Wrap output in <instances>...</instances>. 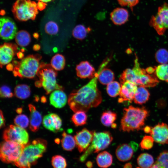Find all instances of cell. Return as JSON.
<instances>
[{
  "label": "cell",
  "instance_id": "obj_1",
  "mask_svg": "<svg viewBox=\"0 0 168 168\" xmlns=\"http://www.w3.org/2000/svg\"><path fill=\"white\" fill-rule=\"evenodd\" d=\"M110 60V58L105 59L100 64L94 77L87 84L69 95L68 103L72 111L74 112L79 111L86 112L101 103L102 97L97 87V81L100 72Z\"/></svg>",
  "mask_w": 168,
  "mask_h": 168
},
{
  "label": "cell",
  "instance_id": "obj_2",
  "mask_svg": "<svg viewBox=\"0 0 168 168\" xmlns=\"http://www.w3.org/2000/svg\"><path fill=\"white\" fill-rule=\"evenodd\" d=\"M149 115V111L144 106L138 107L130 105L124 108L120 130L129 132L141 129Z\"/></svg>",
  "mask_w": 168,
  "mask_h": 168
},
{
  "label": "cell",
  "instance_id": "obj_3",
  "mask_svg": "<svg viewBox=\"0 0 168 168\" xmlns=\"http://www.w3.org/2000/svg\"><path fill=\"white\" fill-rule=\"evenodd\" d=\"M135 56L133 68L126 69L120 75L119 79L121 84L129 81L145 87L155 86L159 82L158 79L154 74H150L146 69L141 68L138 57L136 54Z\"/></svg>",
  "mask_w": 168,
  "mask_h": 168
},
{
  "label": "cell",
  "instance_id": "obj_4",
  "mask_svg": "<svg viewBox=\"0 0 168 168\" xmlns=\"http://www.w3.org/2000/svg\"><path fill=\"white\" fill-rule=\"evenodd\" d=\"M47 142L44 139L39 138L26 144L22 153L14 164L19 168H30L38 159L43 156L46 151Z\"/></svg>",
  "mask_w": 168,
  "mask_h": 168
},
{
  "label": "cell",
  "instance_id": "obj_5",
  "mask_svg": "<svg viewBox=\"0 0 168 168\" xmlns=\"http://www.w3.org/2000/svg\"><path fill=\"white\" fill-rule=\"evenodd\" d=\"M41 58V56L38 54L29 55L23 58L18 66L14 68V75L21 78H34L37 74Z\"/></svg>",
  "mask_w": 168,
  "mask_h": 168
},
{
  "label": "cell",
  "instance_id": "obj_6",
  "mask_svg": "<svg viewBox=\"0 0 168 168\" xmlns=\"http://www.w3.org/2000/svg\"><path fill=\"white\" fill-rule=\"evenodd\" d=\"M36 75L42 82L46 94H49L54 90H63V87L57 83V73L50 64L41 63Z\"/></svg>",
  "mask_w": 168,
  "mask_h": 168
},
{
  "label": "cell",
  "instance_id": "obj_7",
  "mask_svg": "<svg viewBox=\"0 0 168 168\" xmlns=\"http://www.w3.org/2000/svg\"><path fill=\"white\" fill-rule=\"evenodd\" d=\"M113 139L111 133L105 131L96 132L94 131L93 137L90 146L80 157V161H84L88 156L92 153H97L107 148Z\"/></svg>",
  "mask_w": 168,
  "mask_h": 168
},
{
  "label": "cell",
  "instance_id": "obj_8",
  "mask_svg": "<svg viewBox=\"0 0 168 168\" xmlns=\"http://www.w3.org/2000/svg\"><path fill=\"white\" fill-rule=\"evenodd\" d=\"M38 10L36 2L30 0H17L12 9L15 17L22 21L34 20L38 12Z\"/></svg>",
  "mask_w": 168,
  "mask_h": 168
},
{
  "label": "cell",
  "instance_id": "obj_9",
  "mask_svg": "<svg viewBox=\"0 0 168 168\" xmlns=\"http://www.w3.org/2000/svg\"><path fill=\"white\" fill-rule=\"evenodd\" d=\"M25 145L11 141L2 142L0 149L1 160L6 163H14L21 155Z\"/></svg>",
  "mask_w": 168,
  "mask_h": 168
},
{
  "label": "cell",
  "instance_id": "obj_10",
  "mask_svg": "<svg viewBox=\"0 0 168 168\" xmlns=\"http://www.w3.org/2000/svg\"><path fill=\"white\" fill-rule=\"evenodd\" d=\"M149 24L160 35L168 29V5L164 3L159 7L157 14L151 17Z\"/></svg>",
  "mask_w": 168,
  "mask_h": 168
},
{
  "label": "cell",
  "instance_id": "obj_11",
  "mask_svg": "<svg viewBox=\"0 0 168 168\" xmlns=\"http://www.w3.org/2000/svg\"><path fill=\"white\" fill-rule=\"evenodd\" d=\"M3 137L5 141H11L23 145L29 141V135L24 128L11 125L4 131Z\"/></svg>",
  "mask_w": 168,
  "mask_h": 168
},
{
  "label": "cell",
  "instance_id": "obj_12",
  "mask_svg": "<svg viewBox=\"0 0 168 168\" xmlns=\"http://www.w3.org/2000/svg\"><path fill=\"white\" fill-rule=\"evenodd\" d=\"M0 35L2 39L11 40L15 37L17 28L14 21L7 17L1 18L0 19Z\"/></svg>",
  "mask_w": 168,
  "mask_h": 168
},
{
  "label": "cell",
  "instance_id": "obj_13",
  "mask_svg": "<svg viewBox=\"0 0 168 168\" xmlns=\"http://www.w3.org/2000/svg\"><path fill=\"white\" fill-rule=\"evenodd\" d=\"M94 131H90L86 128L77 132L74 138L79 152H84L89 147L93 139Z\"/></svg>",
  "mask_w": 168,
  "mask_h": 168
},
{
  "label": "cell",
  "instance_id": "obj_14",
  "mask_svg": "<svg viewBox=\"0 0 168 168\" xmlns=\"http://www.w3.org/2000/svg\"><path fill=\"white\" fill-rule=\"evenodd\" d=\"M121 88L118 102L119 103H131L133 100L134 95L138 88L134 83L126 81L121 84Z\"/></svg>",
  "mask_w": 168,
  "mask_h": 168
},
{
  "label": "cell",
  "instance_id": "obj_15",
  "mask_svg": "<svg viewBox=\"0 0 168 168\" xmlns=\"http://www.w3.org/2000/svg\"><path fill=\"white\" fill-rule=\"evenodd\" d=\"M150 133L156 142L161 144H168V125L166 124L158 123L152 127Z\"/></svg>",
  "mask_w": 168,
  "mask_h": 168
},
{
  "label": "cell",
  "instance_id": "obj_16",
  "mask_svg": "<svg viewBox=\"0 0 168 168\" xmlns=\"http://www.w3.org/2000/svg\"><path fill=\"white\" fill-rule=\"evenodd\" d=\"M17 46L14 44L5 43L0 46V63L1 67L8 64L17 53Z\"/></svg>",
  "mask_w": 168,
  "mask_h": 168
},
{
  "label": "cell",
  "instance_id": "obj_17",
  "mask_svg": "<svg viewBox=\"0 0 168 168\" xmlns=\"http://www.w3.org/2000/svg\"><path fill=\"white\" fill-rule=\"evenodd\" d=\"M43 124L46 128L54 133L62 130V120L55 113H50L45 115L43 119Z\"/></svg>",
  "mask_w": 168,
  "mask_h": 168
},
{
  "label": "cell",
  "instance_id": "obj_18",
  "mask_svg": "<svg viewBox=\"0 0 168 168\" xmlns=\"http://www.w3.org/2000/svg\"><path fill=\"white\" fill-rule=\"evenodd\" d=\"M77 76L81 78H92L96 73L94 67L87 61H83L77 65Z\"/></svg>",
  "mask_w": 168,
  "mask_h": 168
},
{
  "label": "cell",
  "instance_id": "obj_19",
  "mask_svg": "<svg viewBox=\"0 0 168 168\" xmlns=\"http://www.w3.org/2000/svg\"><path fill=\"white\" fill-rule=\"evenodd\" d=\"M49 100L50 104L54 107L60 108L66 104L67 97L63 90H56L50 94Z\"/></svg>",
  "mask_w": 168,
  "mask_h": 168
},
{
  "label": "cell",
  "instance_id": "obj_20",
  "mask_svg": "<svg viewBox=\"0 0 168 168\" xmlns=\"http://www.w3.org/2000/svg\"><path fill=\"white\" fill-rule=\"evenodd\" d=\"M28 107L30 112V129L32 131L36 132L41 124L42 116L34 105L30 104Z\"/></svg>",
  "mask_w": 168,
  "mask_h": 168
},
{
  "label": "cell",
  "instance_id": "obj_21",
  "mask_svg": "<svg viewBox=\"0 0 168 168\" xmlns=\"http://www.w3.org/2000/svg\"><path fill=\"white\" fill-rule=\"evenodd\" d=\"M133 150L130 146L127 144L119 145L115 151V154L117 159L120 161H128L132 157Z\"/></svg>",
  "mask_w": 168,
  "mask_h": 168
},
{
  "label": "cell",
  "instance_id": "obj_22",
  "mask_svg": "<svg viewBox=\"0 0 168 168\" xmlns=\"http://www.w3.org/2000/svg\"><path fill=\"white\" fill-rule=\"evenodd\" d=\"M129 14L128 11L124 8H117L110 14L112 22L114 24L120 25L125 23L128 20Z\"/></svg>",
  "mask_w": 168,
  "mask_h": 168
},
{
  "label": "cell",
  "instance_id": "obj_23",
  "mask_svg": "<svg viewBox=\"0 0 168 168\" xmlns=\"http://www.w3.org/2000/svg\"><path fill=\"white\" fill-rule=\"evenodd\" d=\"M150 96V94L145 87L139 86L138 87L133 100L137 104L142 105L149 100Z\"/></svg>",
  "mask_w": 168,
  "mask_h": 168
},
{
  "label": "cell",
  "instance_id": "obj_24",
  "mask_svg": "<svg viewBox=\"0 0 168 168\" xmlns=\"http://www.w3.org/2000/svg\"><path fill=\"white\" fill-rule=\"evenodd\" d=\"M117 117L116 114L110 110L104 112L100 117L102 124L106 127L110 126L112 128H115L116 124L114 123Z\"/></svg>",
  "mask_w": 168,
  "mask_h": 168
},
{
  "label": "cell",
  "instance_id": "obj_25",
  "mask_svg": "<svg viewBox=\"0 0 168 168\" xmlns=\"http://www.w3.org/2000/svg\"><path fill=\"white\" fill-rule=\"evenodd\" d=\"M113 160L112 155L106 151L100 153L96 158L97 165L102 168H107L110 167L112 163Z\"/></svg>",
  "mask_w": 168,
  "mask_h": 168
},
{
  "label": "cell",
  "instance_id": "obj_26",
  "mask_svg": "<svg viewBox=\"0 0 168 168\" xmlns=\"http://www.w3.org/2000/svg\"><path fill=\"white\" fill-rule=\"evenodd\" d=\"M62 136L61 142L63 149L67 151H72L76 146L74 138L67 134L65 131L63 132Z\"/></svg>",
  "mask_w": 168,
  "mask_h": 168
},
{
  "label": "cell",
  "instance_id": "obj_27",
  "mask_svg": "<svg viewBox=\"0 0 168 168\" xmlns=\"http://www.w3.org/2000/svg\"><path fill=\"white\" fill-rule=\"evenodd\" d=\"M114 75L110 69L104 68L100 72L98 77L99 82L102 85H107L114 81Z\"/></svg>",
  "mask_w": 168,
  "mask_h": 168
},
{
  "label": "cell",
  "instance_id": "obj_28",
  "mask_svg": "<svg viewBox=\"0 0 168 168\" xmlns=\"http://www.w3.org/2000/svg\"><path fill=\"white\" fill-rule=\"evenodd\" d=\"M15 40L16 44L19 46H26L30 42V36L27 31L21 30L17 32L15 37Z\"/></svg>",
  "mask_w": 168,
  "mask_h": 168
},
{
  "label": "cell",
  "instance_id": "obj_29",
  "mask_svg": "<svg viewBox=\"0 0 168 168\" xmlns=\"http://www.w3.org/2000/svg\"><path fill=\"white\" fill-rule=\"evenodd\" d=\"M137 163L141 168H150L154 163L152 156L147 153L141 154L137 158Z\"/></svg>",
  "mask_w": 168,
  "mask_h": 168
},
{
  "label": "cell",
  "instance_id": "obj_30",
  "mask_svg": "<svg viewBox=\"0 0 168 168\" xmlns=\"http://www.w3.org/2000/svg\"><path fill=\"white\" fill-rule=\"evenodd\" d=\"M14 94L17 97L20 99H26L30 95V88L26 84L18 85L15 88Z\"/></svg>",
  "mask_w": 168,
  "mask_h": 168
},
{
  "label": "cell",
  "instance_id": "obj_31",
  "mask_svg": "<svg viewBox=\"0 0 168 168\" xmlns=\"http://www.w3.org/2000/svg\"><path fill=\"white\" fill-rule=\"evenodd\" d=\"M154 74L159 80L168 82V64H161L154 67Z\"/></svg>",
  "mask_w": 168,
  "mask_h": 168
},
{
  "label": "cell",
  "instance_id": "obj_32",
  "mask_svg": "<svg viewBox=\"0 0 168 168\" xmlns=\"http://www.w3.org/2000/svg\"><path fill=\"white\" fill-rule=\"evenodd\" d=\"M65 60L64 57L62 54H57L52 58L50 65L56 71H60L64 68Z\"/></svg>",
  "mask_w": 168,
  "mask_h": 168
},
{
  "label": "cell",
  "instance_id": "obj_33",
  "mask_svg": "<svg viewBox=\"0 0 168 168\" xmlns=\"http://www.w3.org/2000/svg\"><path fill=\"white\" fill-rule=\"evenodd\" d=\"M90 28H86L82 25L76 26L73 29L72 34L75 38L79 40H82L86 36L90 30Z\"/></svg>",
  "mask_w": 168,
  "mask_h": 168
},
{
  "label": "cell",
  "instance_id": "obj_34",
  "mask_svg": "<svg viewBox=\"0 0 168 168\" xmlns=\"http://www.w3.org/2000/svg\"><path fill=\"white\" fill-rule=\"evenodd\" d=\"M87 115L85 112L79 111L75 112L71 118V120L76 126L85 124L87 120Z\"/></svg>",
  "mask_w": 168,
  "mask_h": 168
},
{
  "label": "cell",
  "instance_id": "obj_35",
  "mask_svg": "<svg viewBox=\"0 0 168 168\" xmlns=\"http://www.w3.org/2000/svg\"><path fill=\"white\" fill-rule=\"evenodd\" d=\"M121 85L118 82L113 81L107 85L106 91L110 97H114L119 95Z\"/></svg>",
  "mask_w": 168,
  "mask_h": 168
},
{
  "label": "cell",
  "instance_id": "obj_36",
  "mask_svg": "<svg viewBox=\"0 0 168 168\" xmlns=\"http://www.w3.org/2000/svg\"><path fill=\"white\" fill-rule=\"evenodd\" d=\"M51 163L54 168H66L67 166L66 159L59 155H56L52 157Z\"/></svg>",
  "mask_w": 168,
  "mask_h": 168
},
{
  "label": "cell",
  "instance_id": "obj_37",
  "mask_svg": "<svg viewBox=\"0 0 168 168\" xmlns=\"http://www.w3.org/2000/svg\"><path fill=\"white\" fill-rule=\"evenodd\" d=\"M155 57L156 61L161 64L168 63V51L165 49H161L156 53Z\"/></svg>",
  "mask_w": 168,
  "mask_h": 168
},
{
  "label": "cell",
  "instance_id": "obj_38",
  "mask_svg": "<svg viewBox=\"0 0 168 168\" xmlns=\"http://www.w3.org/2000/svg\"><path fill=\"white\" fill-rule=\"evenodd\" d=\"M160 168H168V151L161 152L155 162Z\"/></svg>",
  "mask_w": 168,
  "mask_h": 168
},
{
  "label": "cell",
  "instance_id": "obj_39",
  "mask_svg": "<svg viewBox=\"0 0 168 168\" xmlns=\"http://www.w3.org/2000/svg\"><path fill=\"white\" fill-rule=\"evenodd\" d=\"M154 139L151 136L146 135L141 140L139 146L142 150L151 149L153 145Z\"/></svg>",
  "mask_w": 168,
  "mask_h": 168
},
{
  "label": "cell",
  "instance_id": "obj_40",
  "mask_svg": "<svg viewBox=\"0 0 168 168\" xmlns=\"http://www.w3.org/2000/svg\"><path fill=\"white\" fill-rule=\"evenodd\" d=\"M14 123L16 125L24 128L28 126L29 120L28 117L25 115L19 114L15 118Z\"/></svg>",
  "mask_w": 168,
  "mask_h": 168
},
{
  "label": "cell",
  "instance_id": "obj_41",
  "mask_svg": "<svg viewBox=\"0 0 168 168\" xmlns=\"http://www.w3.org/2000/svg\"><path fill=\"white\" fill-rule=\"evenodd\" d=\"M45 32L50 35H56L58 31V27L57 23L53 21L48 22L45 26Z\"/></svg>",
  "mask_w": 168,
  "mask_h": 168
},
{
  "label": "cell",
  "instance_id": "obj_42",
  "mask_svg": "<svg viewBox=\"0 0 168 168\" xmlns=\"http://www.w3.org/2000/svg\"><path fill=\"white\" fill-rule=\"evenodd\" d=\"M0 95L2 98H11L13 95L10 88L6 85H3L1 87Z\"/></svg>",
  "mask_w": 168,
  "mask_h": 168
},
{
  "label": "cell",
  "instance_id": "obj_43",
  "mask_svg": "<svg viewBox=\"0 0 168 168\" xmlns=\"http://www.w3.org/2000/svg\"><path fill=\"white\" fill-rule=\"evenodd\" d=\"M139 0H118L119 3L122 6H128L131 8L136 5Z\"/></svg>",
  "mask_w": 168,
  "mask_h": 168
},
{
  "label": "cell",
  "instance_id": "obj_44",
  "mask_svg": "<svg viewBox=\"0 0 168 168\" xmlns=\"http://www.w3.org/2000/svg\"><path fill=\"white\" fill-rule=\"evenodd\" d=\"M37 5L38 9L40 11L44 9L46 5L45 2L40 1L38 2Z\"/></svg>",
  "mask_w": 168,
  "mask_h": 168
},
{
  "label": "cell",
  "instance_id": "obj_45",
  "mask_svg": "<svg viewBox=\"0 0 168 168\" xmlns=\"http://www.w3.org/2000/svg\"><path fill=\"white\" fill-rule=\"evenodd\" d=\"M5 125V119L3 113L1 110H0V128L3 127Z\"/></svg>",
  "mask_w": 168,
  "mask_h": 168
},
{
  "label": "cell",
  "instance_id": "obj_46",
  "mask_svg": "<svg viewBox=\"0 0 168 168\" xmlns=\"http://www.w3.org/2000/svg\"><path fill=\"white\" fill-rule=\"evenodd\" d=\"M129 145L130 146L134 151H136L138 149V145L136 142H131L130 143Z\"/></svg>",
  "mask_w": 168,
  "mask_h": 168
},
{
  "label": "cell",
  "instance_id": "obj_47",
  "mask_svg": "<svg viewBox=\"0 0 168 168\" xmlns=\"http://www.w3.org/2000/svg\"><path fill=\"white\" fill-rule=\"evenodd\" d=\"M152 128V127L147 126L143 128V129L145 133H149L151 131Z\"/></svg>",
  "mask_w": 168,
  "mask_h": 168
},
{
  "label": "cell",
  "instance_id": "obj_48",
  "mask_svg": "<svg viewBox=\"0 0 168 168\" xmlns=\"http://www.w3.org/2000/svg\"><path fill=\"white\" fill-rule=\"evenodd\" d=\"M7 69L9 71H12L13 70V65L11 63H8L6 66Z\"/></svg>",
  "mask_w": 168,
  "mask_h": 168
},
{
  "label": "cell",
  "instance_id": "obj_49",
  "mask_svg": "<svg viewBox=\"0 0 168 168\" xmlns=\"http://www.w3.org/2000/svg\"><path fill=\"white\" fill-rule=\"evenodd\" d=\"M35 85L36 86L38 87H40L42 86V82L41 81H37L35 82Z\"/></svg>",
  "mask_w": 168,
  "mask_h": 168
},
{
  "label": "cell",
  "instance_id": "obj_50",
  "mask_svg": "<svg viewBox=\"0 0 168 168\" xmlns=\"http://www.w3.org/2000/svg\"><path fill=\"white\" fill-rule=\"evenodd\" d=\"M22 52L19 51L17 53L16 55L17 56V57L19 59H22L23 58L24 56V54Z\"/></svg>",
  "mask_w": 168,
  "mask_h": 168
},
{
  "label": "cell",
  "instance_id": "obj_51",
  "mask_svg": "<svg viewBox=\"0 0 168 168\" xmlns=\"http://www.w3.org/2000/svg\"><path fill=\"white\" fill-rule=\"evenodd\" d=\"M40 45L38 44H35L33 46V49L35 51H38L40 49Z\"/></svg>",
  "mask_w": 168,
  "mask_h": 168
},
{
  "label": "cell",
  "instance_id": "obj_52",
  "mask_svg": "<svg viewBox=\"0 0 168 168\" xmlns=\"http://www.w3.org/2000/svg\"><path fill=\"white\" fill-rule=\"evenodd\" d=\"M86 165L88 168H92L93 167V163L91 161H88L86 163Z\"/></svg>",
  "mask_w": 168,
  "mask_h": 168
},
{
  "label": "cell",
  "instance_id": "obj_53",
  "mask_svg": "<svg viewBox=\"0 0 168 168\" xmlns=\"http://www.w3.org/2000/svg\"><path fill=\"white\" fill-rule=\"evenodd\" d=\"M124 168H132V165L131 163H128L124 165Z\"/></svg>",
  "mask_w": 168,
  "mask_h": 168
},
{
  "label": "cell",
  "instance_id": "obj_54",
  "mask_svg": "<svg viewBox=\"0 0 168 168\" xmlns=\"http://www.w3.org/2000/svg\"><path fill=\"white\" fill-rule=\"evenodd\" d=\"M150 168H160L159 166L156 163Z\"/></svg>",
  "mask_w": 168,
  "mask_h": 168
},
{
  "label": "cell",
  "instance_id": "obj_55",
  "mask_svg": "<svg viewBox=\"0 0 168 168\" xmlns=\"http://www.w3.org/2000/svg\"><path fill=\"white\" fill-rule=\"evenodd\" d=\"M33 36L34 38H35L36 39H37L39 37V35L37 33H34L33 34Z\"/></svg>",
  "mask_w": 168,
  "mask_h": 168
},
{
  "label": "cell",
  "instance_id": "obj_56",
  "mask_svg": "<svg viewBox=\"0 0 168 168\" xmlns=\"http://www.w3.org/2000/svg\"><path fill=\"white\" fill-rule=\"evenodd\" d=\"M38 0L46 3V2H50L53 0Z\"/></svg>",
  "mask_w": 168,
  "mask_h": 168
},
{
  "label": "cell",
  "instance_id": "obj_57",
  "mask_svg": "<svg viewBox=\"0 0 168 168\" xmlns=\"http://www.w3.org/2000/svg\"><path fill=\"white\" fill-rule=\"evenodd\" d=\"M22 111V109L21 108H18L16 110L17 112L19 114L21 113Z\"/></svg>",
  "mask_w": 168,
  "mask_h": 168
},
{
  "label": "cell",
  "instance_id": "obj_58",
  "mask_svg": "<svg viewBox=\"0 0 168 168\" xmlns=\"http://www.w3.org/2000/svg\"><path fill=\"white\" fill-rule=\"evenodd\" d=\"M136 168H140L139 167H137Z\"/></svg>",
  "mask_w": 168,
  "mask_h": 168
}]
</instances>
